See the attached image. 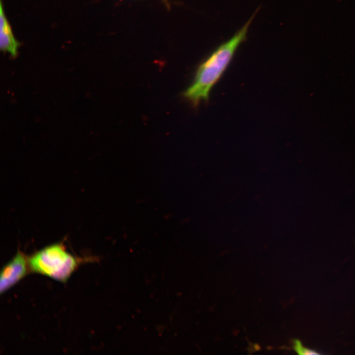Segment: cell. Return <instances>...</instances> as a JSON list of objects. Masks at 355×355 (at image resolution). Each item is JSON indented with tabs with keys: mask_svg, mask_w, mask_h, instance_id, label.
Listing matches in <instances>:
<instances>
[{
	"mask_svg": "<svg viewBox=\"0 0 355 355\" xmlns=\"http://www.w3.org/2000/svg\"><path fill=\"white\" fill-rule=\"evenodd\" d=\"M255 13L233 36L219 45L198 66L194 80L183 95L194 106L209 100L210 92L231 62L240 45L246 39Z\"/></svg>",
	"mask_w": 355,
	"mask_h": 355,
	"instance_id": "obj_1",
	"label": "cell"
},
{
	"mask_svg": "<svg viewBox=\"0 0 355 355\" xmlns=\"http://www.w3.org/2000/svg\"><path fill=\"white\" fill-rule=\"evenodd\" d=\"M30 270L65 282L75 270L77 262L59 244L48 246L36 252L28 259Z\"/></svg>",
	"mask_w": 355,
	"mask_h": 355,
	"instance_id": "obj_2",
	"label": "cell"
},
{
	"mask_svg": "<svg viewBox=\"0 0 355 355\" xmlns=\"http://www.w3.org/2000/svg\"><path fill=\"white\" fill-rule=\"evenodd\" d=\"M29 268L28 260L18 251L2 269L0 278V292L2 293L25 276Z\"/></svg>",
	"mask_w": 355,
	"mask_h": 355,
	"instance_id": "obj_3",
	"label": "cell"
},
{
	"mask_svg": "<svg viewBox=\"0 0 355 355\" xmlns=\"http://www.w3.org/2000/svg\"><path fill=\"white\" fill-rule=\"evenodd\" d=\"M20 45L19 42L15 38L11 27L5 16L2 2H0V48L1 51L9 53L13 57L18 53Z\"/></svg>",
	"mask_w": 355,
	"mask_h": 355,
	"instance_id": "obj_4",
	"label": "cell"
},
{
	"mask_svg": "<svg viewBox=\"0 0 355 355\" xmlns=\"http://www.w3.org/2000/svg\"><path fill=\"white\" fill-rule=\"evenodd\" d=\"M293 348L295 351L300 355H319V353L314 350L304 347L298 340L295 339L293 341Z\"/></svg>",
	"mask_w": 355,
	"mask_h": 355,
	"instance_id": "obj_5",
	"label": "cell"
}]
</instances>
